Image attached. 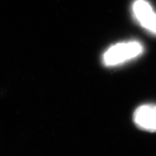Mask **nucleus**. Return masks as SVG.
<instances>
[{"mask_svg": "<svg viewBox=\"0 0 156 156\" xmlns=\"http://www.w3.org/2000/svg\"><path fill=\"white\" fill-rule=\"evenodd\" d=\"M134 18L140 27L151 34L156 35V12L147 0H136L132 3Z\"/></svg>", "mask_w": 156, "mask_h": 156, "instance_id": "obj_2", "label": "nucleus"}, {"mask_svg": "<svg viewBox=\"0 0 156 156\" xmlns=\"http://www.w3.org/2000/svg\"><path fill=\"white\" fill-rule=\"evenodd\" d=\"M133 119L134 123L140 129L156 132V105H140L134 112Z\"/></svg>", "mask_w": 156, "mask_h": 156, "instance_id": "obj_3", "label": "nucleus"}, {"mask_svg": "<svg viewBox=\"0 0 156 156\" xmlns=\"http://www.w3.org/2000/svg\"><path fill=\"white\" fill-rule=\"evenodd\" d=\"M144 46L139 41L119 42L112 45L103 54L102 61L105 66L113 67L136 59L144 54Z\"/></svg>", "mask_w": 156, "mask_h": 156, "instance_id": "obj_1", "label": "nucleus"}]
</instances>
